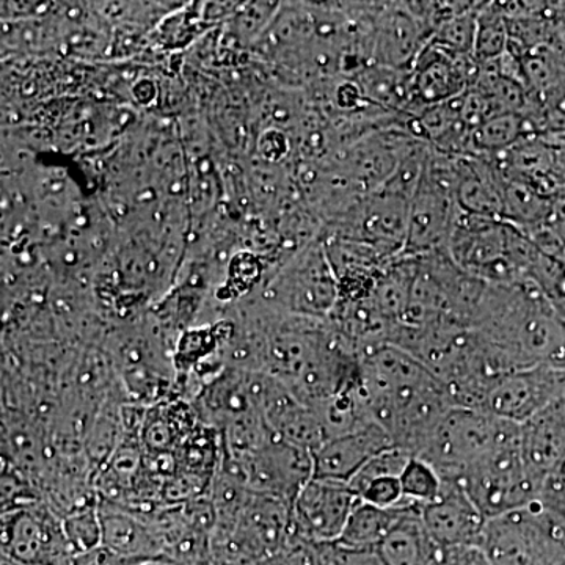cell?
<instances>
[{
	"label": "cell",
	"instance_id": "cell-1",
	"mask_svg": "<svg viewBox=\"0 0 565 565\" xmlns=\"http://www.w3.org/2000/svg\"><path fill=\"white\" fill-rule=\"evenodd\" d=\"M362 388L371 418L394 446L418 455L435 426L455 407L448 386L411 352L385 344L360 359Z\"/></svg>",
	"mask_w": 565,
	"mask_h": 565
},
{
	"label": "cell",
	"instance_id": "cell-2",
	"mask_svg": "<svg viewBox=\"0 0 565 565\" xmlns=\"http://www.w3.org/2000/svg\"><path fill=\"white\" fill-rule=\"evenodd\" d=\"M446 252L486 285H511L530 278L537 248L511 223L460 211Z\"/></svg>",
	"mask_w": 565,
	"mask_h": 565
},
{
	"label": "cell",
	"instance_id": "cell-3",
	"mask_svg": "<svg viewBox=\"0 0 565 565\" xmlns=\"http://www.w3.org/2000/svg\"><path fill=\"white\" fill-rule=\"evenodd\" d=\"M519 434L520 426L514 423L481 408L455 405L435 426L416 457L430 465L441 479L459 481L468 468Z\"/></svg>",
	"mask_w": 565,
	"mask_h": 565
},
{
	"label": "cell",
	"instance_id": "cell-4",
	"mask_svg": "<svg viewBox=\"0 0 565 565\" xmlns=\"http://www.w3.org/2000/svg\"><path fill=\"white\" fill-rule=\"evenodd\" d=\"M481 548L492 565H565V523L531 504L487 520Z\"/></svg>",
	"mask_w": 565,
	"mask_h": 565
},
{
	"label": "cell",
	"instance_id": "cell-5",
	"mask_svg": "<svg viewBox=\"0 0 565 565\" xmlns=\"http://www.w3.org/2000/svg\"><path fill=\"white\" fill-rule=\"evenodd\" d=\"M459 482L487 520L535 504L541 493L523 460L520 434L468 468Z\"/></svg>",
	"mask_w": 565,
	"mask_h": 565
},
{
	"label": "cell",
	"instance_id": "cell-6",
	"mask_svg": "<svg viewBox=\"0 0 565 565\" xmlns=\"http://www.w3.org/2000/svg\"><path fill=\"white\" fill-rule=\"evenodd\" d=\"M221 467L248 492L277 498L291 508L297 494L315 476L313 452L278 437L247 455L223 452Z\"/></svg>",
	"mask_w": 565,
	"mask_h": 565
},
{
	"label": "cell",
	"instance_id": "cell-7",
	"mask_svg": "<svg viewBox=\"0 0 565 565\" xmlns=\"http://www.w3.org/2000/svg\"><path fill=\"white\" fill-rule=\"evenodd\" d=\"M340 285L326 252L311 250L278 278L269 299L282 315L299 318H330L340 303Z\"/></svg>",
	"mask_w": 565,
	"mask_h": 565
},
{
	"label": "cell",
	"instance_id": "cell-8",
	"mask_svg": "<svg viewBox=\"0 0 565 565\" xmlns=\"http://www.w3.org/2000/svg\"><path fill=\"white\" fill-rule=\"evenodd\" d=\"M3 556L22 565H73L62 522L44 505L3 512Z\"/></svg>",
	"mask_w": 565,
	"mask_h": 565
},
{
	"label": "cell",
	"instance_id": "cell-9",
	"mask_svg": "<svg viewBox=\"0 0 565 565\" xmlns=\"http://www.w3.org/2000/svg\"><path fill=\"white\" fill-rule=\"evenodd\" d=\"M359 501L345 482L311 479L292 503L294 534L311 544L340 541Z\"/></svg>",
	"mask_w": 565,
	"mask_h": 565
},
{
	"label": "cell",
	"instance_id": "cell-10",
	"mask_svg": "<svg viewBox=\"0 0 565 565\" xmlns=\"http://www.w3.org/2000/svg\"><path fill=\"white\" fill-rule=\"evenodd\" d=\"M433 40V32L412 10L411 2L382 3L367 35L373 65L412 71Z\"/></svg>",
	"mask_w": 565,
	"mask_h": 565
},
{
	"label": "cell",
	"instance_id": "cell-11",
	"mask_svg": "<svg viewBox=\"0 0 565 565\" xmlns=\"http://www.w3.org/2000/svg\"><path fill=\"white\" fill-rule=\"evenodd\" d=\"M565 394V367L541 364L505 374L487 396L482 411L516 426Z\"/></svg>",
	"mask_w": 565,
	"mask_h": 565
},
{
	"label": "cell",
	"instance_id": "cell-12",
	"mask_svg": "<svg viewBox=\"0 0 565 565\" xmlns=\"http://www.w3.org/2000/svg\"><path fill=\"white\" fill-rule=\"evenodd\" d=\"M408 196L382 185L353 204L351 232L353 243L366 245L386 258L403 256L407 239Z\"/></svg>",
	"mask_w": 565,
	"mask_h": 565
},
{
	"label": "cell",
	"instance_id": "cell-13",
	"mask_svg": "<svg viewBox=\"0 0 565 565\" xmlns=\"http://www.w3.org/2000/svg\"><path fill=\"white\" fill-rule=\"evenodd\" d=\"M479 63L473 55H459L429 43L411 71V115L426 107L460 98L473 87Z\"/></svg>",
	"mask_w": 565,
	"mask_h": 565
},
{
	"label": "cell",
	"instance_id": "cell-14",
	"mask_svg": "<svg viewBox=\"0 0 565 565\" xmlns=\"http://www.w3.org/2000/svg\"><path fill=\"white\" fill-rule=\"evenodd\" d=\"M501 173L531 185L555 200L565 195V139L552 132H535L511 150L492 159Z\"/></svg>",
	"mask_w": 565,
	"mask_h": 565
},
{
	"label": "cell",
	"instance_id": "cell-15",
	"mask_svg": "<svg viewBox=\"0 0 565 565\" xmlns=\"http://www.w3.org/2000/svg\"><path fill=\"white\" fill-rule=\"evenodd\" d=\"M459 215L455 192L423 173L418 191L411 202L403 256L419 258L446 250Z\"/></svg>",
	"mask_w": 565,
	"mask_h": 565
},
{
	"label": "cell",
	"instance_id": "cell-16",
	"mask_svg": "<svg viewBox=\"0 0 565 565\" xmlns=\"http://www.w3.org/2000/svg\"><path fill=\"white\" fill-rule=\"evenodd\" d=\"M438 497L422 508L427 533L438 546H481L487 519L459 481L441 479Z\"/></svg>",
	"mask_w": 565,
	"mask_h": 565
},
{
	"label": "cell",
	"instance_id": "cell-17",
	"mask_svg": "<svg viewBox=\"0 0 565 565\" xmlns=\"http://www.w3.org/2000/svg\"><path fill=\"white\" fill-rule=\"evenodd\" d=\"M520 449L542 489L546 476L565 459V394L520 424Z\"/></svg>",
	"mask_w": 565,
	"mask_h": 565
},
{
	"label": "cell",
	"instance_id": "cell-18",
	"mask_svg": "<svg viewBox=\"0 0 565 565\" xmlns=\"http://www.w3.org/2000/svg\"><path fill=\"white\" fill-rule=\"evenodd\" d=\"M390 446H394L392 437L377 424L330 438L313 451V478L349 484L367 460Z\"/></svg>",
	"mask_w": 565,
	"mask_h": 565
},
{
	"label": "cell",
	"instance_id": "cell-19",
	"mask_svg": "<svg viewBox=\"0 0 565 565\" xmlns=\"http://www.w3.org/2000/svg\"><path fill=\"white\" fill-rule=\"evenodd\" d=\"M103 545L118 555L156 563L167 555L166 541L158 523L134 515L120 505L98 498Z\"/></svg>",
	"mask_w": 565,
	"mask_h": 565
},
{
	"label": "cell",
	"instance_id": "cell-20",
	"mask_svg": "<svg viewBox=\"0 0 565 565\" xmlns=\"http://www.w3.org/2000/svg\"><path fill=\"white\" fill-rule=\"evenodd\" d=\"M504 178L492 159L457 156L456 202L465 214L503 221Z\"/></svg>",
	"mask_w": 565,
	"mask_h": 565
},
{
	"label": "cell",
	"instance_id": "cell-21",
	"mask_svg": "<svg viewBox=\"0 0 565 565\" xmlns=\"http://www.w3.org/2000/svg\"><path fill=\"white\" fill-rule=\"evenodd\" d=\"M423 505H408L375 552L385 565H429L438 545L427 533Z\"/></svg>",
	"mask_w": 565,
	"mask_h": 565
},
{
	"label": "cell",
	"instance_id": "cell-22",
	"mask_svg": "<svg viewBox=\"0 0 565 565\" xmlns=\"http://www.w3.org/2000/svg\"><path fill=\"white\" fill-rule=\"evenodd\" d=\"M356 84L373 106L408 115L412 106L411 71L370 65L356 74Z\"/></svg>",
	"mask_w": 565,
	"mask_h": 565
},
{
	"label": "cell",
	"instance_id": "cell-23",
	"mask_svg": "<svg viewBox=\"0 0 565 565\" xmlns=\"http://www.w3.org/2000/svg\"><path fill=\"white\" fill-rule=\"evenodd\" d=\"M416 504H404L394 509L375 508L373 504L359 501L349 516L343 534L338 544L349 548L375 550L384 541L386 533L392 530L405 508Z\"/></svg>",
	"mask_w": 565,
	"mask_h": 565
},
{
	"label": "cell",
	"instance_id": "cell-24",
	"mask_svg": "<svg viewBox=\"0 0 565 565\" xmlns=\"http://www.w3.org/2000/svg\"><path fill=\"white\" fill-rule=\"evenodd\" d=\"M535 134L533 126L516 111L497 115L473 131V156L494 159L511 150L515 143Z\"/></svg>",
	"mask_w": 565,
	"mask_h": 565
},
{
	"label": "cell",
	"instance_id": "cell-25",
	"mask_svg": "<svg viewBox=\"0 0 565 565\" xmlns=\"http://www.w3.org/2000/svg\"><path fill=\"white\" fill-rule=\"evenodd\" d=\"M503 178L504 222L516 228L526 230L548 221L553 207L552 199L542 195L525 182L504 174Z\"/></svg>",
	"mask_w": 565,
	"mask_h": 565
},
{
	"label": "cell",
	"instance_id": "cell-26",
	"mask_svg": "<svg viewBox=\"0 0 565 565\" xmlns=\"http://www.w3.org/2000/svg\"><path fill=\"white\" fill-rule=\"evenodd\" d=\"M508 21L500 3H481L478 10L473 57L478 63L497 61L509 50Z\"/></svg>",
	"mask_w": 565,
	"mask_h": 565
},
{
	"label": "cell",
	"instance_id": "cell-27",
	"mask_svg": "<svg viewBox=\"0 0 565 565\" xmlns=\"http://www.w3.org/2000/svg\"><path fill=\"white\" fill-rule=\"evenodd\" d=\"M63 533L74 556L103 544L98 501L68 512L62 520Z\"/></svg>",
	"mask_w": 565,
	"mask_h": 565
},
{
	"label": "cell",
	"instance_id": "cell-28",
	"mask_svg": "<svg viewBox=\"0 0 565 565\" xmlns=\"http://www.w3.org/2000/svg\"><path fill=\"white\" fill-rule=\"evenodd\" d=\"M481 3H473L470 9L445 21L434 32L430 43L459 55H473L478 10Z\"/></svg>",
	"mask_w": 565,
	"mask_h": 565
},
{
	"label": "cell",
	"instance_id": "cell-29",
	"mask_svg": "<svg viewBox=\"0 0 565 565\" xmlns=\"http://www.w3.org/2000/svg\"><path fill=\"white\" fill-rule=\"evenodd\" d=\"M414 457L415 456H412L411 452L399 448V446H390V448L375 455L373 459L367 460L362 470L353 476L351 482H349V487H351L353 493L359 497L375 479L392 478V476H394V478H401L405 467H407L408 462H411Z\"/></svg>",
	"mask_w": 565,
	"mask_h": 565
},
{
	"label": "cell",
	"instance_id": "cell-30",
	"mask_svg": "<svg viewBox=\"0 0 565 565\" xmlns=\"http://www.w3.org/2000/svg\"><path fill=\"white\" fill-rule=\"evenodd\" d=\"M441 482L440 476L430 465L414 457L401 476L404 500L416 505L430 503L440 493Z\"/></svg>",
	"mask_w": 565,
	"mask_h": 565
},
{
	"label": "cell",
	"instance_id": "cell-31",
	"mask_svg": "<svg viewBox=\"0 0 565 565\" xmlns=\"http://www.w3.org/2000/svg\"><path fill=\"white\" fill-rule=\"evenodd\" d=\"M311 559L313 565H385L375 550L349 548L338 542L311 544Z\"/></svg>",
	"mask_w": 565,
	"mask_h": 565
},
{
	"label": "cell",
	"instance_id": "cell-32",
	"mask_svg": "<svg viewBox=\"0 0 565 565\" xmlns=\"http://www.w3.org/2000/svg\"><path fill=\"white\" fill-rule=\"evenodd\" d=\"M359 498L364 503L382 509H394L399 508V505L412 504L404 500L401 478H394V476L392 478L375 479L359 494Z\"/></svg>",
	"mask_w": 565,
	"mask_h": 565
},
{
	"label": "cell",
	"instance_id": "cell-33",
	"mask_svg": "<svg viewBox=\"0 0 565 565\" xmlns=\"http://www.w3.org/2000/svg\"><path fill=\"white\" fill-rule=\"evenodd\" d=\"M537 503L565 523V459L546 476Z\"/></svg>",
	"mask_w": 565,
	"mask_h": 565
},
{
	"label": "cell",
	"instance_id": "cell-34",
	"mask_svg": "<svg viewBox=\"0 0 565 565\" xmlns=\"http://www.w3.org/2000/svg\"><path fill=\"white\" fill-rule=\"evenodd\" d=\"M429 565H492L481 546H438Z\"/></svg>",
	"mask_w": 565,
	"mask_h": 565
},
{
	"label": "cell",
	"instance_id": "cell-35",
	"mask_svg": "<svg viewBox=\"0 0 565 565\" xmlns=\"http://www.w3.org/2000/svg\"><path fill=\"white\" fill-rule=\"evenodd\" d=\"M154 563H145V561L132 559L118 555L114 550L107 548L106 545L96 546L88 552L74 556L73 565H147Z\"/></svg>",
	"mask_w": 565,
	"mask_h": 565
},
{
	"label": "cell",
	"instance_id": "cell-36",
	"mask_svg": "<svg viewBox=\"0 0 565 565\" xmlns=\"http://www.w3.org/2000/svg\"><path fill=\"white\" fill-rule=\"evenodd\" d=\"M563 137H564V139H565V136H563Z\"/></svg>",
	"mask_w": 565,
	"mask_h": 565
}]
</instances>
